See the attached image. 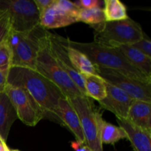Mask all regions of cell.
Masks as SVG:
<instances>
[{
  "label": "cell",
  "instance_id": "cell-1",
  "mask_svg": "<svg viewBox=\"0 0 151 151\" xmlns=\"http://www.w3.org/2000/svg\"><path fill=\"white\" fill-rule=\"evenodd\" d=\"M7 84L24 88L42 109L45 119L60 123L55 114L60 99L66 97L60 88L36 70L12 66L7 75Z\"/></svg>",
  "mask_w": 151,
  "mask_h": 151
},
{
  "label": "cell",
  "instance_id": "cell-2",
  "mask_svg": "<svg viewBox=\"0 0 151 151\" xmlns=\"http://www.w3.org/2000/svg\"><path fill=\"white\" fill-rule=\"evenodd\" d=\"M63 43L85 54L95 66L113 69L128 78L151 83V78L132 66L116 48L101 45L95 42L81 43L60 36Z\"/></svg>",
  "mask_w": 151,
  "mask_h": 151
},
{
  "label": "cell",
  "instance_id": "cell-3",
  "mask_svg": "<svg viewBox=\"0 0 151 151\" xmlns=\"http://www.w3.org/2000/svg\"><path fill=\"white\" fill-rule=\"evenodd\" d=\"M50 33L48 30L39 40V50L35 62V70L55 84L66 99L84 96L69 75L58 64L50 49Z\"/></svg>",
  "mask_w": 151,
  "mask_h": 151
},
{
  "label": "cell",
  "instance_id": "cell-4",
  "mask_svg": "<svg viewBox=\"0 0 151 151\" xmlns=\"http://www.w3.org/2000/svg\"><path fill=\"white\" fill-rule=\"evenodd\" d=\"M92 27L94 29V42L111 47L118 44H134L145 33L141 25L129 17L121 21H105Z\"/></svg>",
  "mask_w": 151,
  "mask_h": 151
},
{
  "label": "cell",
  "instance_id": "cell-5",
  "mask_svg": "<svg viewBox=\"0 0 151 151\" xmlns=\"http://www.w3.org/2000/svg\"><path fill=\"white\" fill-rule=\"evenodd\" d=\"M40 25L29 32L10 30L7 41L13 55V66L35 70V62L39 50V40L47 32Z\"/></svg>",
  "mask_w": 151,
  "mask_h": 151
},
{
  "label": "cell",
  "instance_id": "cell-6",
  "mask_svg": "<svg viewBox=\"0 0 151 151\" xmlns=\"http://www.w3.org/2000/svg\"><path fill=\"white\" fill-rule=\"evenodd\" d=\"M76 111L85 138V145L92 151H103L100 140V127L103 119L91 98L78 96L67 99Z\"/></svg>",
  "mask_w": 151,
  "mask_h": 151
},
{
  "label": "cell",
  "instance_id": "cell-7",
  "mask_svg": "<svg viewBox=\"0 0 151 151\" xmlns=\"http://www.w3.org/2000/svg\"><path fill=\"white\" fill-rule=\"evenodd\" d=\"M0 10L8 14L15 32H29L40 26V12L33 0H0Z\"/></svg>",
  "mask_w": 151,
  "mask_h": 151
},
{
  "label": "cell",
  "instance_id": "cell-8",
  "mask_svg": "<svg viewBox=\"0 0 151 151\" xmlns=\"http://www.w3.org/2000/svg\"><path fill=\"white\" fill-rule=\"evenodd\" d=\"M4 92L13 104L18 119L24 124L33 127L44 119L42 109L26 90L7 84Z\"/></svg>",
  "mask_w": 151,
  "mask_h": 151
},
{
  "label": "cell",
  "instance_id": "cell-9",
  "mask_svg": "<svg viewBox=\"0 0 151 151\" xmlns=\"http://www.w3.org/2000/svg\"><path fill=\"white\" fill-rule=\"evenodd\" d=\"M97 75L108 83L118 87L125 91L133 100L151 103V83L142 82L128 78L113 69L96 66Z\"/></svg>",
  "mask_w": 151,
  "mask_h": 151
},
{
  "label": "cell",
  "instance_id": "cell-10",
  "mask_svg": "<svg viewBox=\"0 0 151 151\" xmlns=\"http://www.w3.org/2000/svg\"><path fill=\"white\" fill-rule=\"evenodd\" d=\"M50 49L58 64L69 75L79 91L86 96L83 76L78 73L72 65L65 46L59 40L58 35L50 33Z\"/></svg>",
  "mask_w": 151,
  "mask_h": 151
},
{
  "label": "cell",
  "instance_id": "cell-11",
  "mask_svg": "<svg viewBox=\"0 0 151 151\" xmlns=\"http://www.w3.org/2000/svg\"><path fill=\"white\" fill-rule=\"evenodd\" d=\"M106 97L99 101L100 106L114 114L116 117L126 119L128 110L134 101L125 91L106 82Z\"/></svg>",
  "mask_w": 151,
  "mask_h": 151
},
{
  "label": "cell",
  "instance_id": "cell-12",
  "mask_svg": "<svg viewBox=\"0 0 151 151\" xmlns=\"http://www.w3.org/2000/svg\"><path fill=\"white\" fill-rule=\"evenodd\" d=\"M55 114L60 124H64L73 133L76 141L85 145V138L81 128L79 116L73 106L66 97L60 99Z\"/></svg>",
  "mask_w": 151,
  "mask_h": 151
},
{
  "label": "cell",
  "instance_id": "cell-13",
  "mask_svg": "<svg viewBox=\"0 0 151 151\" xmlns=\"http://www.w3.org/2000/svg\"><path fill=\"white\" fill-rule=\"evenodd\" d=\"M119 126L126 134L134 151H151V132L136 126L126 119L116 117Z\"/></svg>",
  "mask_w": 151,
  "mask_h": 151
},
{
  "label": "cell",
  "instance_id": "cell-14",
  "mask_svg": "<svg viewBox=\"0 0 151 151\" xmlns=\"http://www.w3.org/2000/svg\"><path fill=\"white\" fill-rule=\"evenodd\" d=\"M76 22V19L66 14L56 5L55 0L51 5L40 12V25L46 29L63 27Z\"/></svg>",
  "mask_w": 151,
  "mask_h": 151
},
{
  "label": "cell",
  "instance_id": "cell-15",
  "mask_svg": "<svg viewBox=\"0 0 151 151\" xmlns=\"http://www.w3.org/2000/svg\"><path fill=\"white\" fill-rule=\"evenodd\" d=\"M126 119L136 126L151 132V103L134 100Z\"/></svg>",
  "mask_w": 151,
  "mask_h": 151
},
{
  "label": "cell",
  "instance_id": "cell-16",
  "mask_svg": "<svg viewBox=\"0 0 151 151\" xmlns=\"http://www.w3.org/2000/svg\"><path fill=\"white\" fill-rule=\"evenodd\" d=\"M113 47L119 50L134 67L151 78L150 57L145 55L131 44H118Z\"/></svg>",
  "mask_w": 151,
  "mask_h": 151
},
{
  "label": "cell",
  "instance_id": "cell-17",
  "mask_svg": "<svg viewBox=\"0 0 151 151\" xmlns=\"http://www.w3.org/2000/svg\"><path fill=\"white\" fill-rule=\"evenodd\" d=\"M18 119L16 110L4 91L0 92V137L6 142L10 128Z\"/></svg>",
  "mask_w": 151,
  "mask_h": 151
},
{
  "label": "cell",
  "instance_id": "cell-18",
  "mask_svg": "<svg viewBox=\"0 0 151 151\" xmlns=\"http://www.w3.org/2000/svg\"><path fill=\"white\" fill-rule=\"evenodd\" d=\"M58 38L60 42L65 46L71 63L78 73L82 75L83 76L88 75H97L96 66L85 54L62 42L59 35Z\"/></svg>",
  "mask_w": 151,
  "mask_h": 151
},
{
  "label": "cell",
  "instance_id": "cell-19",
  "mask_svg": "<svg viewBox=\"0 0 151 151\" xmlns=\"http://www.w3.org/2000/svg\"><path fill=\"white\" fill-rule=\"evenodd\" d=\"M83 79L86 97L98 102L106 97V82L100 75H84Z\"/></svg>",
  "mask_w": 151,
  "mask_h": 151
},
{
  "label": "cell",
  "instance_id": "cell-20",
  "mask_svg": "<svg viewBox=\"0 0 151 151\" xmlns=\"http://www.w3.org/2000/svg\"><path fill=\"white\" fill-rule=\"evenodd\" d=\"M103 5L106 22L121 21L128 18L126 6L119 0H105Z\"/></svg>",
  "mask_w": 151,
  "mask_h": 151
},
{
  "label": "cell",
  "instance_id": "cell-21",
  "mask_svg": "<svg viewBox=\"0 0 151 151\" xmlns=\"http://www.w3.org/2000/svg\"><path fill=\"white\" fill-rule=\"evenodd\" d=\"M122 139H126V134L124 130L119 126H116L103 119L100 127L102 144L114 145Z\"/></svg>",
  "mask_w": 151,
  "mask_h": 151
},
{
  "label": "cell",
  "instance_id": "cell-22",
  "mask_svg": "<svg viewBox=\"0 0 151 151\" xmlns=\"http://www.w3.org/2000/svg\"><path fill=\"white\" fill-rule=\"evenodd\" d=\"M77 22H81L91 27L105 22L103 8L81 9L77 16Z\"/></svg>",
  "mask_w": 151,
  "mask_h": 151
},
{
  "label": "cell",
  "instance_id": "cell-23",
  "mask_svg": "<svg viewBox=\"0 0 151 151\" xmlns=\"http://www.w3.org/2000/svg\"><path fill=\"white\" fill-rule=\"evenodd\" d=\"M13 66V55L7 40L0 44V72L7 76Z\"/></svg>",
  "mask_w": 151,
  "mask_h": 151
},
{
  "label": "cell",
  "instance_id": "cell-24",
  "mask_svg": "<svg viewBox=\"0 0 151 151\" xmlns=\"http://www.w3.org/2000/svg\"><path fill=\"white\" fill-rule=\"evenodd\" d=\"M56 5L66 14L75 18L77 20V16L79 13L80 8L75 2L66 1V0H55Z\"/></svg>",
  "mask_w": 151,
  "mask_h": 151
},
{
  "label": "cell",
  "instance_id": "cell-25",
  "mask_svg": "<svg viewBox=\"0 0 151 151\" xmlns=\"http://www.w3.org/2000/svg\"><path fill=\"white\" fill-rule=\"evenodd\" d=\"M11 30L9 16L5 11H1L0 15V44L6 41Z\"/></svg>",
  "mask_w": 151,
  "mask_h": 151
},
{
  "label": "cell",
  "instance_id": "cell-26",
  "mask_svg": "<svg viewBox=\"0 0 151 151\" xmlns=\"http://www.w3.org/2000/svg\"><path fill=\"white\" fill-rule=\"evenodd\" d=\"M148 57L151 58V41L145 33L142 38L134 44H131Z\"/></svg>",
  "mask_w": 151,
  "mask_h": 151
},
{
  "label": "cell",
  "instance_id": "cell-27",
  "mask_svg": "<svg viewBox=\"0 0 151 151\" xmlns=\"http://www.w3.org/2000/svg\"><path fill=\"white\" fill-rule=\"evenodd\" d=\"M75 3L81 9H92L103 8L102 4H103V1L100 0H80Z\"/></svg>",
  "mask_w": 151,
  "mask_h": 151
},
{
  "label": "cell",
  "instance_id": "cell-28",
  "mask_svg": "<svg viewBox=\"0 0 151 151\" xmlns=\"http://www.w3.org/2000/svg\"><path fill=\"white\" fill-rule=\"evenodd\" d=\"M33 1L39 12L45 10L54 2V0H33Z\"/></svg>",
  "mask_w": 151,
  "mask_h": 151
},
{
  "label": "cell",
  "instance_id": "cell-29",
  "mask_svg": "<svg viewBox=\"0 0 151 151\" xmlns=\"http://www.w3.org/2000/svg\"><path fill=\"white\" fill-rule=\"evenodd\" d=\"M7 76L0 72V92H3L4 91L6 86L7 85Z\"/></svg>",
  "mask_w": 151,
  "mask_h": 151
},
{
  "label": "cell",
  "instance_id": "cell-30",
  "mask_svg": "<svg viewBox=\"0 0 151 151\" xmlns=\"http://www.w3.org/2000/svg\"><path fill=\"white\" fill-rule=\"evenodd\" d=\"M72 147L75 151H83L85 145L82 144L78 141H75L72 143Z\"/></svg>",
  "mask_w": 151,
  "mask_h": 151
},
{
  "label": "cell",
  "instance_id": "cell-31",
  "mask_svg": "<svg viewBox=\"0 0 151 151\" xmlns=\"http://www.w3.org/2000/svg\"><path fill=\"white\" fill-rule=\"evenodd\" d=\"M7 149H8V147H7V145H6V142H0V151L7 150Z\"/></svg>",
  "mask_w": 151,
  "mask_h": 151
},
{
  "label": "cell",
  "instance_id": "cell-32",
  "mask_svg": "<svg viewBox=\"0 0 151 151\" xmlns=\"http://www.w3.org/2000/svg\"><path fill=\"white\" fill-rule=\"evenodd\" d=\"M83 151H92V150H90V149L88 148V147H86V146L85 145V147H84V150Z\"/></svg>",
  "mask_w": 151,
  "mask_h": 151
},
{
  "label": "cell",
  "instance_id": "cell-33",
  "mask_svg": "<svg viewBox=\"0 0 151 151\" xmlns=\"http://www.w3.org/2000/svg\"><path fill=\"white\" fill-rule=\"evenodd\" d=\"M4 142V141H3V139L1 138V137H0V142Z\"/></svg>",
  "mask_w": 151,
  "mask_h": 151
},
{
  "label": "cell",
  "instance_id": "cell-34",
  "mask_svg": "<svg viewBox=\"0 0 151 151\" xmlns=\"http://www.w3.org/2000/svg\"><path fill=\"white\" fill-rule=\"evenodd\" d=\"M10 151H19V150H10Z\"/></svg>",
  "mask_w": 151,
  "mask_h": 151
},
{
  "label": "cell",
  "instance_id": "cell-35",
  "mask_svg": "<svg viewBox=\"0 0 151 151\" xmlns=\"http://www.w3.org/2000/svg\"><path fill=\"white\" fill-rule=\"evenodd\" d=\"M1 10H0V15H1Z\"/></svg>",
  "mask_w": 151,
  "mask_h": 151
}]
</instances>
